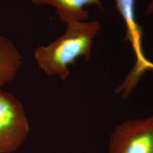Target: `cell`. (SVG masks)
<instances>
[{"instance_id": "obj_6", "label": "cell", "mask_w": 153, "mask_h": 153, "mask_svg": "<svg viewBox=\"0 0 153 153\" xmlns=\"http://www.w3.org/2000/svg\"><path fill=\"white\" fill-rule=\"evenodd\" d=\"M22 65V55L9 38L0 36V89L11 81Z\"/></svg>"}, {"instance_id": "obj_2", "label": "cell", "mask_w": 153, "mask_h": 153, "mask_svg": "<svg viewBox=\"0 0 153 153\" xmlns=\"http://www.w3.org/2000/svg\"><path fill=\"white\" fill-rule=\"evenodd\" d=\"M116 7L126 26L124 41H128L135 57V66L124 81L115 90L123 99H127L134 90L143 74L148 70H153V62L145 57L143 52L142 27L135 16V0H115Z\"/></svg>"}, {"instance_id": "obj_4", "label": "cell", "mask_w": 153, "mask_h": 153, "mask_svg": "<svg viewBox=\"0 0 153 153\" xmlns=\"http://www.w3.org/2000/svg\"><path fill=\"white\" fill-rule=\"evenodd\" d=\"M107 153H153V114L116 126L110 134Z\"/></svg>"}, {"instance_id": "obj_5", "label": "cell", "mask_w": 153, "mask_h": 153, "mask_svg": "<svg viewBox=\"0 0 153 153\" xmlns=\"http://www.w3.org/2000/svg\"><path fill=\"white\" fill-rule=\"evenodd\" d=\"M31 2L35 5L52 6L59 19L65 24L88 21L89 13L85 9L86 6L94 5L104 11L100 0H31Z\"/></svg>"}, {"instance_id": "obj_3", "label": "cell", "mask_w": 153, "mask_h": 153, "mask_svg": "<svg viewBox=\"0 0 153 153\" xmlns=\"http://www.w3.org/2000/svg\"><path fill=\"white\" fill-rule=\"evenodd\" d=\"M30 132L24 108L12 94L0 89V153H13Z\"/></svg>"}, {"instance_id": "obj_1", "label": "cell", "mask_w": 153, "mask_h": 153, "mask_svg": "<svg viewBox=\"0 0 153 153\" xmlns=\"http://www.w3.org/2000/svg\"><path fill=\"white\" fill-rule=\"evenodd\" d=\"M65 33L46 46L36 49L34 57L45 74L57 75L65 81L70 75L68 66L75 65L82 57L88 62L91 57L93 41L101 30L97 20L74 22L66 24Z\"/></svg>"}, {"instance_id": "obj_7", "label": "cell", "mask_w": 153, "mask_h": 153, "mask_svg": "<svg viewBox=\"0 0 153 153\" xmlns=\"http://www.w3.org/2000/svg\"><path fill=\"white\" fill-rule=\"evenodd\" d=\"M152 14H153V0H151L150 2L149 3L145 13V16H150Z\"/></svg>"}]
</instances>
